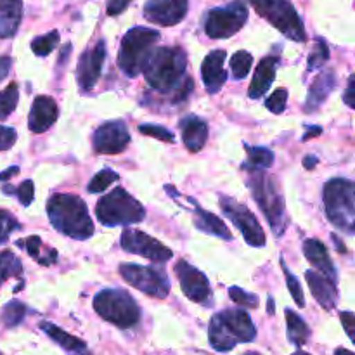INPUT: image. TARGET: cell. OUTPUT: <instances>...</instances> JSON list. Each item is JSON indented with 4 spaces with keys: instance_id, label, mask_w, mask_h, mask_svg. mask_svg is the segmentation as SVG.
<instances>
[{
    "instance_id": "cell-38",
    "label": "cell",
    "mask_w": 355,
    "mask_h": 355,
    "mask_svg": "<svg viewBox=\"0 0 355 355\" xmlns=\"http://www.w3.org/2000/svg\"><path fill=\"white\" fill-rule=\"evenodd\" d=\"M229 297L234 304H238L239 307H245V309H257L259 307V297L257 295L248 293V291L241 290L238 286H232L229 290Z\"/></svg>"
},
{
    "instance_id": "cell-4",
    "label": "cell",
    "mask_w": 355,
    "mask_h": 355,
    "mask_svg": "<svg viewBox=\"0 0 355 355\" xmlns=\"http://www.w3.org/2000/svg\"><path fill=\"white\" fill-rule=\"evenodd\" d=\"M246 184L252 191L253 200L257 201L262 214L269 220L274 234L281 238L284 229L288 227V215L283 194H281L279 186L274 180V177L267 175L263 170H255V172H248Z\"/></svg>"
},
{
    "instance_id": "cell-46",
    "label": "cell",
    "mask_w": 355,
    "mask_h": 355,
    "mask_svg": "<svg viewBox=\"0 0 355 355\" xmlns=\"http://www.w3.org/2000/svg\"><path fill=\"white\" fill-rule=\"evenodd\" d=\"M130 2L132 0H110L107 2V14L110 16H118V14H121L130 6Z\"/></svg>"
},
{
    "instance_id": "cell-10",
    "label": "cell",
    "mask_w": 355,
    "mask_h": 355,
    "mask_svg": "<svg viewBox=\"0 0 355 355\" xmlns=\"http://www.w3.org/2000/svg\"><path fill=\"white\" fill-rule=\"evenodd\" d=\"M248 21V7L243 0H232L224 7H214L205 16V33L210 38H229Z\"/></svg>"
},
{
    "instance_id": "cell-51",
    "label": "cell",
    "mask_w": 355,
    "mask_h": 355,
    "mask_svg": "<svg viewBox=\"0 0 355 355\" xmlns=\"http://www.w3.org/2000/svg\"><path fill=\"white\" fill-rule=\"evenodd\" d=\"M318 162H319V159L315 158V156H307V158L304 159V165H305V168H307V170H312Z\"/></svg>"
},
{
    "instance_id": "cell-25",
    "label": "cell",
    "mask_w": 355,
    "mask_h": 355,
    "mask_svg": "<svg viewBox=\"0 0 355 355\" xmlns=\"http://www.w3.org/2000/svg\"><path fill=\"white\" fill-rule=\"evenodd\" d=\"M23 19V0H0V38H12Z\"/></svg>"
},
{
    "instance_id": "cell-29",
    "label": "cell",
    "mask_w": 355,
    "mask_h": 355,
    "mask_svg": "<svg viewBox=\"0 0 355 355\" xmlns=\"http://www.w3.org/2000/svg\"><path fill=\"white\" fill-rule=\"evenodd\" d=\"M286 326H288V338L293 345H297L300 349L302 345L309 342L311 338V328L307 326V322L293 312L291 309H286Z\"/></svg>"
},
{
    "instance_id": "cell-1",
    "label": "cell",
    "mask_w": 355,
    "mask_h": 355,
    "mask_svg": "<svg viewBox=\"0 0 355 355\" xmlns=\"http://www.w3.org/2000/svg\"><path fill=\"white\" fill-rule=\"evenodd\" d=\"M187 54L182 47H159L146 62V82L159 94H173V101H184L193 90V78L186 75Z\"/></svg>"
},
{
    "instance_id": "cell-16",
    "label": "cell",
    "mask_w": 355,
    "mask_h": 355,
    "mask_svg": "<svg viewBox=\"0 0 355 355\" xmlns=\"http://www.w3.org/2000/svg\"><path fill=\"white\" fill-rule=\"evenodd\" d=\"M130 144V134L121 120L106 121L101 125L92 137V146L99 155H118Z\"/></svg>"
},
{
    "instance_id": "cell-26",
    "label": "cell",
    "mask_w": 355,
    "mask_h": 355,
    "mask_svg": "<svg viewBox=\"0 0 355 355\" xmlns=\"http://www.w3.org/2000/svg\"><path fill=\"white\" fill-rule=\"evenodd\" d=\"M40 329L49 336V338L54 340L59 347H62V349L68 350V352L75 355H92L89 352V349H87V343L83 342V340L62 331L59 326L52 324V322H47V321L40 322Z\"/></svg>"
},
{
    "instance_id": "cell-11",
    "label": "cell",
    "mask_w": 355,
    "mask_h": 355,
    "mask_svg": "<svg viewBox=\"0 0 355 355\" xmlns=\"http://www.w3.org/2000/svg\"><path fill=\"white\" fill-rule=\"evenodd\" d=\"M120 274L130 286L137 288L139 291L149 295V297H168L170 281L163 269L137 266V263H123V266H120Z\"/></svg>"
},
{
    "instance_id": "cell-12",
    "label": "cell",
    "mask_w": 355,
    "mask_h": 355,
    "mask_svg": "<svg viewBox=\"0 0 355 355\" xmlns=\"http://www.w3.org/2000/svg\"><path fill=\"white\" fill-rule=\"evenodd\" d=\"M220 208L231 218L232 224L239 229V232H241L243 238H245V241L250 246H255V248H263L266 246L267 241L266 234H263V229L260 227L255 215L245 205L238 203L234 198L220 196Z\"/></svg>"
},
{
    "instance_id": "cell-22",
    "label": "cell",
    "mask_w": 355,
    "mask_h": 355,
    "mask_svg": "<svg viewBox=\"0 0 355 355\" xmlns=\"http://www.w3.org/2000/svg\"><path fill=\"white\" fill-rule=\"evenodd\" d=\"M336 87V76L331 69H326L321 75L315 76L314 83L311 85L307 94V103H305V111L307 113H314L319 107L324 104V101L328 99L329 94L335 90Z\"/></svg>"
},
{
    "instance_id": "cell-13",
    "label": "cell",
    "mask_w": 355,
    "mask_h": 355,
    "mask_svg": "<svg viewBox=\"0 0 355 355\" xmlns=\"http://www.w3.org/2000/svg\"><path fill=\"white\" fill-rule=\"evenodd\" d=\"M121 248L127 253H134V255H141L144 259L151 260L155 263H163L173 257L172 250L159 243L158 239L151 238V236L144 234L142 231H132V229H125L121 234Z\"/></svg>"
},
{
    "instance_id": "cell-30",
    "label": "cell",
    "mask_w": 355,
    "mask_h": 355,
    "mask_svg": "<svg viewBox=\"0 0 355 355\" xmlns=\"http://www.w3.org/2000/svg\"><path fill=\"white\" fill-rule=\"evenodd\" d=\"M248 159L243 163V170L255 172V170H266L274 163V153L267 148H255V146L245 144Z\"/></svg>"
},
{
    "instance_id": "cell-23",
    "label": "cell",
    "mask_w": 355,
    "mask_h": 355,
    "mask_svg": "<svg viewBox=\"0 0 355 355\" xmlns=\"http://www.w3.org/2000/svg\"><path fill=\"white\" fill-rule=\"evenodd\" d=\"M180 130H182V141L184 146L189 149L191 153H198L203 149L207 144L208 137V125L207 121L201 118L189 114V116L180 120Z\"/></svg>"
},
{
    "instance_id": "cell-48",
    "label": "cell",
    "mask_w": 355,
    "mask_h": 355,
    "mask_svg": "<svg viewBox=\"0 0 355 355\" xmlns=\"http://www.w3.org/2000/svg\"><path fill=\"white\" fill-rule=\"evenodd\" d=\"M10 66H12V59L7 58V55H2V58H0V82L9 75Z\"/></svg>"
},
{
    "instance_id": "cell-56",
    "label": "cell",
    "mask_w": 355,
    "mask_h": 355,
    "mask_svg": "<svg viewBox=\"0 0 355 355\" xmlns=\"http://www.w3.org/2000/svg\"><path fill=\"white\" fill-rule=\"evenodd\" d=\"M243 355H262V354H259V352H253V350H252V352H245V354H243Z\"/></svg>"
},
{
    "instance_id": "cell-31",
    "label": "cell",
    "mask_w": 355,
    "mask_h": 355,
    "mask_svg": "<svg viewBox=\"0 0 355 355\" xmlns=\"http://www.w3.org/2000/svg\"><path fill=\"white\" fill-rule=\"evenodd\" d=\"M23 276V266L21 260L12 252H0V286L9 277Z\"/></svg>"
},
{
    "instance_id": "cell-37",
    "label": "cell",
    "mask_w": 355,
    "mask_h": 355,
    "mask_svg": "<svg viewBox=\"0 0 355 355\" xmlns=\"http://www.w3.org/2000/svg\"><path fill=\"white\" fill-rule=\"evenodd\" d=\"M329 59V49L328 45H326V42L322 40V38H318V42H315L314 49H312L311 55H309V69H319L322 68V66L328 62Z\"/></svg>"
},
{
    "instance_id": "cell-32",
    "label": "cell",
    "mask_w": 355,
    "mask_h": 355,
    "mask_svg": "<svg viewBox=\"0 0 355 355\" xmlns=\"http://www.w3.org/2000/svg\"><path fill=\"white\" fill-rule=\"evenodd\" d=\"M17 101H19V87L17 83H10L0 92V120H6L9 114L14 113Z\"/></svg>"
},
{
    "instance_id": "cell-27",
    "label": "cell",
    "mask_w": 355,
    "mask_h": 355,
    "mask_svg": "<svg viewBox=\"0 0 355 355\" xmlns=\"http://www.w3.org/2000/svg\"><path fill=\"white\" fill-rule=\"evenodd\" d=\"M193 205H194V225H196L200 231L207 232V234L210 236H217V238L225 239V241L232 239L231 231H229L227 225L224 224V220H220L217 215L200 208L196 203Z\"/></svg>"
},
{
    "instance_id": "cell-53",
    "label": "cell",
    "mask_w": 355,
    "mask_h": 355,
    "mask_svg": "<svg viewBox=\"0 0 355 355\" xmlns=\"http://www.w3.org/2000/svg\"><path fill=\"white\" fill-rule=\"evenodd\" d=\"M333 239H335V243H336V245H338V250H340V252H347V250H345V245H343V243H340V241H338V238H336V236H333Z\"/></svg>"
},
{
    "instance_id": "cell-24",
    "label": "cell",
    "mask_w": 355,
    "mask_h": 355,
    "mask_svg": "<svg viewBox=\"0 0 355 355\" xmlns=\"http://www.w3.org/2000/svg\"><path fill=\"white\" fill-rule=\"evenodd\" d=\"M304 255L315 269L321 270L322 276L329 277V279L336 283V269L333 266L331 259H329L328 250H326V246L319 239L312 238L304 243Z\"/></svg>"
},
{
    "instance_id": "cell-42",
    "label": "cell",
    "mask_w": 355,
    "mask_h": 355,
    "mask_svg": "<svg viewBox=\"0 0 355 355\" xmlns=\"http://www.w3.org/2000/svg\"><path fill=\"white\" fill-rule=\"evenodd\" d=\"M139 132L144 135H148V137H155V139H158V141H163V142L175 141V137H173L172 132L166 130V128L162 127V125H151V123L139 125Z\"/></svg>"
},
{
    "instance_id": "cell-49",
    "label": "cell",
    "mask_w": 355,
    "mask_h": 355,
    "mask_svg": "<svg viewBox=\"0 0 355 355\" xmlns=\"http://www.w3.org/2000/svg\"><path fill=\"white\" fill-rule=\"evenodd\" d=\"M17 173H19V168H17V166H10V168H7L6 172L0 173V180H7V179H10V177L17 175Z\"/></svg>"
},
{
    "instance_id": "cell-14",
    "label": "cell",
    "mask_w": 355,
    "mask_h": 355,
    "mask_svg": "<svg viewBox=\"0 0 355 355\" xmlns=\"http://www.w3.org/2000/svg\"><path fill=\"white\" fill-rule=\"evenodd\" d=\"M175 272L179 276L180 288L189 300H193L194 304L205 305V307H211L214 304L211 288L208 277L201 270L187 263L186 260H180L175 266Z\"/></svg>"
},
{
    "instance_id": "cell-21",
    "label": "cell",
    "mask_w": 355,
    "mask_h": 355,
    "mask_svg": "<svg viewBox=\"0 0 355 355\" xmlns=\"http://www.w3.org/2000/svg\"><path fill=\"white\" fill-rule=\"evenodd\" d=\"M277 64H279V59L276 55H267L259 62L248 89L250 99H260L262 96H266V92L272 85L274 78H276Z\"/></svg>"
},
{
    "instance_id": "cell-3",
    "label": "cell",
    "mask_w": 355,
    "mask_h": 355,
    "mask_svg": "<svg viewBox=\"0 0 355 355\" xmlns=\"http://www.w3.org/2000/svg\"><path fill=\"white\" fill-rule=\"evenodd\" d=\"M257 329L245 311H222L215 314L208 328V340L211 349L217 352H229L238 343L253 342Z\"/></svg>"
},
{
    "instance_id": "cell-43",
    "label": "cell",
    "mask_w": 355,
    "mask_h": 355,
    "mask_svg": "<svg viewBox=\"0 0 355 355\" xmlns=\"http://www.w3.org/2000/svg\"><path fill=\"white\" fill-rule=\"evenodd\" d=\"M12 194H16L17 200H19V203L23 205V207H30L31 201H33V196H35V191H33V180H24L23 184H21L17 189L12 191Z\"/></svg>"
},
{
    "instance_id": "cell-7",
    "label": "cell",
    "mask_w": 355,
    "mask_h": 355,
    "mask_svg": "<svg viewBox=\"0 0 355 355\" xmlns=\"http://www.w3.org/2000/svg\"><path fill=\"white\" fill-rule=\"evenodd\" d=\"M96 217L106 227L139 224L144 220L146 210L123 187H116L97 201Z\"/></svg>"
},
{
    "instance_id": "cell-6",
    "label": "cell",
    "mask_w": 355,
    "mask_h": 355,
    "mask_svg": "<svg viewBox=\"0 0 355 355\" xmlns=\"http://www.w3.org/2000/svg\"><path fill=\"white\" fill-rule=\"evenodd\" d=\"M159 40V31L146 26H134L125 33L118 52V66L130 78L142 73L146 62Z\"/></svg>"
},
{
    "instance_id": "cell-18",
    "label": "cell",
    "mask_w": 355,
    "mask_h": 355,
    "mask_svg": "<svg viewBox=\"0 0 355 355\" xmlns=\"http://www.w3.org/2000/svg\"><path fill=\"white\" fill-rule=\"evenodd\" d=\"M59 116L58 104L52 97L38 96L31 104L30 116H28V127L33 134H44L45 130L55 123Z\"/></svg>"
},
{
    "instance_id": "cell-36",
    "label": "cell",
    "mask_w": 355,
    "mask_h": 355,
    "mask_svg": "<svg viewBox=\"0 0 355 355\" xmlns=\"http://www.w3.org/2000/svg\"><path fill=\"white\" fill-rule=\"evenodd\" d=\"M118 179H120V177H118L116 172H113L111 168H104L92 177V180L89 182L87 189H89V193H104V191H106L111 184L116 182Z\"/></svg>"
},
{
    "instance_id": "cell-41",
    "label": "cell",
    "mask_w": 355,
    "mask_h": 355,
    "mask_svg": "<svg viewBox=\"0 0 355 355\" xmlns=\"http://www.w3.org/2000/svg\"><path fill=\"white\" fill-rule=\"evenodd\" d=\"M288 103V90L286 89H277L267 97L266 107L274 114H281L284 110H286Z\"/></svg>"
},
{
    "instance_id": "cell-9",
    "label": "cell",
    "mask_w": 355,
    "mask_h": 355,
    "mask_svg": "<svg viewBox=\"0 0 355 355\" xmlns=\"http://www.w3.org/2000/svg\"><path fill=\"white\" fill-rule=\"evenodd\" d=\"M259 16L269 21L276 30L293 42L307 40L304 21L290 0H250Z\"/></svg>"
},
{
    "instance_id": "cell-5",
    "label": "cell",
    "mask_w": 355,
    "mask_h": 355,
    "mask_svg": "<svg viewBox=\"0 0 355 355\" xmlns=\"http://www.w3.org/2000/svg\"><path fill=\"white\" fill-rule=\"evenodd\" d=\"M324 211L328 220L340 231L352 236L355 232V186L349 179H333L326 182Z\"/></svg>"
},
{
    "instance_id": "cell-2",
    "label": "cell",
    "mask_w": 355,
    "mask_h": 355,
    "mask_svg": "<svg viewBox=\"0 0 355 355\" xmlns=\"http://www.w3.org/2000/svg\"><path fill=\"white\" fill-rule=\"evenodd\" d=\"M47 215L55 231L78 241L92 238L94 222L87 205L75 194H54L47 201Z\"/></svg>"
},
{
    "instance_id": "cell-39",
    "label": "cell",
    "mask_w": 355,
    "mask_h": 355,
    "mask_svg": "<svg viewBox=\"0 0 355 355\" xmlns=\"http://www.w3.org/2000/svg\"><path fill=\"white\" fill-rule=\"evenodd\" d=\"M283 270H284V276H286V286H288V290H290L291 297H293L295 304H297L300 309H304L305 307V297H304V291H302L300 281H298L297 277L291 274V270L288 269L286 263L284 262H283Z\"/></svg>"
},
{
    "instance_id": "cell-35",
    "label": "cell",
    "mask_w": 355,
    "mask_h": 355,
    "mask_svg": "<svg viewBox=\"0 0 355 355\" xmlns=\"http://www.w3.org/2000/svg\"><path fill=\"white\" fill-rule=\"evenodd\" d=\"M24 314H26V307H24L23 302L12 300L2 309V322L7 328H16L24 319Z\"/></svg>"
},
{
    "instance_id": "cell-19",
    "label": "cell",
    "mask_w": 355,
    "mask_h": 355,
    "mask_svg": "<svg viewBox=\"0 0 355 355\" xmlns=\"http://www.w3.org/2000/svg\"><path fill=\"white\" fill-rule=\"evenodd\" d=\"M224 61L225 51H211L201 64V78H203L205 89L210 94H217L227 80Z\"/></svg>"
},
{
    "instance_id": "cell-50",
    "label": "cell",
    "mask_w": 355,
    "mask_h": 355,
    "mask_svg": "<svg viewBox=\"0 0 355 355\" xmlns=\"http://www.w3.org/2000/svg\"><path fill=\"white\" fill-rule=\"evenodd\" d=\"M322 128L321 127H307V134L304 135V141H309V139L315 137V135H321Z\"/></svg>"
},
{
    "instance_id": "cell-20",
    "label": "cell",
    "mask_w": 355,
    "mask_h": 355,
    "mask_svg": "<svg viewBox=\"0 0 355 355\" xmlns=\"http://www.w3.org/2000/svg\"><path fill=\"white\" fill-rule=\"evenodd\" d=\"M305 279H307L309 288L312 291V297L318 300L324 311H331L335 309L336 300H338V290H336V283L329 277L322 276V274L315 272V270H307L305 272Z\"/></svg>"
},
{
    "instance_id": "cell-47",
    "label": "cell",
    "mask_w": 355,
    "mask_h": 355,
    "mask_svg": "<svg viewBox=\"0 0 355 355\" xmlns=\"http://www.w3.org/2000/svg\"><path fill=\"white\" fill-rule=\"evenodd\" d=\"M345 104L349 107L355 110V76L350 75L349 82H347V90H345V97H343Z\"/></svg>"
},
{
    "instance_id": "cell-52",
    "label": "cell",
    "mask_w": 355,
    "mask_h": 355,
    "mask_svg": "<svg viewBox=\"0 0 355 355\" xmlns=\"http://www.w3.org/2000/svg\"><path fill=\"white\" fill-rule=\"evenodd\" d=\"M335 355H354V352H350V350L347 349H336Z\"/></svg>"
},
{
    "instance_id": "cell-40",
    "label": "cell",
    "mask_w": 355,
    "mask_h": 355,
    "mask_svg": "<svg viewBox=\"0 0 355 355\" xmlns=\"http://www.w3.org/2000/svg\"><path fill=\"white\" fill-rule=\"evenodd\" d=\"M19 227V222L16 220V217L12 214H9L6 210H0V245H3L9 239V236Z\"/></svg>"
},
{
    "instance_id": "cell-54",
    "label": "cell",
    "mask_w": 355,
    "mask_h": 355,
    "mask_svg": "<svg viewBox=\"0 0 355 355\" xmlns=\"http://www.w3.org/2000/svg\"><path fill=\"white\" fill-rule=\"evenodd\" d=\"M274 311H276V309H274V300L269 298V314H274Z\"/></svg>"
},
{
    "instance_id": "cell-33",
    "label": "cell",
    "mask_w": 355,
    "mask_h": 355,
    "mask_svg": "<svg viewBox=\"0 0 355 355\" xmlns=\"http://www.w3.org/2000/svg\"><path fill=\"white\" fill-rule=\"evenodd\" d=\"M59 44V31L52 30L49 33L42 35V37H37L31 40V51L33 54H37L38 58H45V55L51 54Z\"/></svg>"
},
{
    "instance_id": "cell-28",
    "label": "cell",
    "mask_w": 355,
    "mask_h": 355,
    "mask_svg": "<svg viewBox=\"0 0 355 355\" xmlns=\"http://www.w3.org/2000/svg\"><path fill=\"white\" fill-rule=\"evenodd\" d=\"M16 245L23 246L28 255L37 260L40 266H52L58 260V252L54 248H45L38 236H30L26 239H19Z\"/></svg>"
},
{
    "instance_id": "cell-55",
    "label": "cell",
    "mask_w": 355,
    "mask_h": 355,
    "mask_svg": "<svg viewBox=\"0 0 355 355\" xmlns=\"http://www.w3.org/2000/svg\"><path fill=\"white\" fill-rule=\"evenodd\" d=\"M291 355H311V354L304 352V350H298V352H295V354H291Z\"/></svg>"
},
{
    "instance_id": "cell-45",
    "label": "cell",
    "mask_w": 355,
    "mask_h": 355,
    "mask_svg": "<svg viewBox=\"0 0 355 355\" xmlns=\"http://www.w3.org/2000/svg\"><path fill=\"white\" fill-rule=\"evenodd\" d=\"M340 321H342L343 328H345V333L347 336H349L350 340L354 342V331H355V315L352 314V312H342L340 314Z\"/></svg>"
},
{
    "instance_id": "cell-17",
    "label": "cell",
    "mask_w": 355,
    "mask_h": 355,
    "mask_svg": "<svg viewBox=\"0 0 355 355\" xmlns=\"http://www.w3.org/2000/svg\"><path fill=\"white\" fill-rule=\"evenodd\" d=\"M187 0H149L144 6V17L159 26H175L186 17Z\"/></svg>"
},
{
    "instance_id": "cell-44",
    "label": "cell",
    "mask_w": 355,
    "mask_h": 355,
    "mask_svg": "<svg viewBox=\"0 0 355 355\" xmlns=\"http://www.w3.org/2000/svg\"><path fill=\"white\" fill-rule=\"evenodd\" d=\"M16 139L17 134L14 128L0 125V151H7V149L12 148L16 144Z\"/></svg>"
},
{
    "instance_id": "cell-8",
    "label": "cell",
    "mask_w": 355,
    "mask_h": 355,
    "mask_svg": "<svg viewBox=\"0 0 355 355\" xmlns=\"http://www.w3.org/2000/svg\"><path fill=\"white\" fill-rule=\"evenodd\" d=\"M94 311L121 329L134 328L141 319L137 302L123 290H103L94 297Z\"/></svg>"
},
{
    "instance_id": "cell-15",
    "label": "cell",
    "mask_w": 355,
    "mask_h": 355,
    "mask_svg": "<svg viewBox=\"0 0 355 355\" xmlns=\"http://www.w3.org/2000/svg\"><path fill=\"white\" fill-rule=\"evenodd\" d=\"M106 54V42L99 40L94 47L87 49L82 54V58H80L78 69H76V82H78V89L83 94L90 92L96 87L101 71H103Z\"/></svg>"
},
{
    "instance_id": "cell-34",
    "label": "cell",
    "mask_w": 355,
    "mask_h": 355,
    "mask_svg": "<svg viewBox=\"0 0 355 355\" xmlns=\"http://www.w3.org/2000/svg\"><path fill=\"white\" fill-rule=\"evenodd\" d=\"M253 66V55L248 51H238L231 58V73L236 80H243Z\"/></svg>"
}]
</instances>
